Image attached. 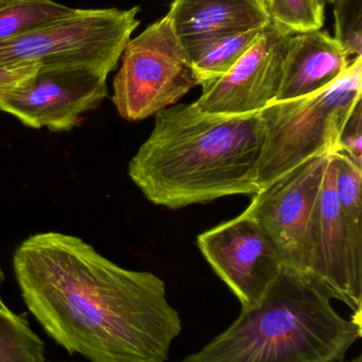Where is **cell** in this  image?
I'll use <instances>...</instances> for the list:
<instances>
[{"label": "cell", "instance_id": "6da1fadb", "mask_svg": "<svg viewBox=\"0 0 362 362\" xmlns=\"http://www.w3.org/2000/svg\"><path fill=\"white\" fill-rule=\"evenodd\" d=\"M28 310L69 355L89 362H166L182 332L166 284L125 269L78 236L43 232L14 251Z\"/></svg>", "mask_w": 362, "mask_h": 362}, {"label": "cell", "instance_id": "7a4b0ae2", "mask_svg": "<svg viewBox=\"0 0 362 362\" xmlns=\"http://www.w3.org/2000/svg\"><path fill=\"white\" fill-rule=\"evenodd\" d=\"M265 139L261 112L214 115L178 104L155 115L148 139L129 163L147 199L169 209L259 193Z\"/></svg>", "mask_w": 362, "mask_h": 362}, {"label": "cell", "instance_id": "3957f363", "mask_svg": "<svg viewBox=\"0 0 362 362\" xmlns=\"http://www.w3.org/2000/svg\"><path fill=\"white\" fill-rule=\"evenodd\" d=\"M361 319L344 318L303 276L283 269L259 305L178 362H339L359 341Z\"/></svg>", "mask_w": 362, "mask_h": 362}, {"label": "cell", "instance_id": "277c9868", "mask_svg": "<svg viewBox=\"0 0 362 362\" xmlns=\"http://www.w3.org/2000/svg\"><path fill=\"white\" fill-rule=\"evenodd\" d=\"M361 95L359 55L322 90L299 99L272 102L259 112L265 125L256 180L259 191L308 159L338 152L346 123L361 103Z\"/></svg>", "mask_w": 362, "mask_h": 362}, {"label": "cell", "instance_id": "5b68a950", "mask_svg": "<svg viewBox=\"0 0 362 362\" xmlns=\"http://www.w3.org/2000/svg\"><path fill=\"white\" fill-rule=\"evenodd\" d=\"M140 10L74 8L67 16L0 42V65L91 68L108 74L140 25Z\"/></svg>", "mask_w": 362, "mask_h": 362}, {"label": "cell", "instance_id": "8992f818", "mask_svg": "<svg viewBox=\"0 0 362 362\" xmlns=\"http://www.w3.org/2000/svg\"><path fill=\"white\" fill-rule=\"evenodd\" d=\"M121 59L112 101L125 120L155 116L198 85L167 16L130 40Z\"/></svg>", "mask_w": 362, "mask_h": 362}, {"label": "cell", "instance_id": "52a82bcc", "mask_svg": "<svg viewBox=\"0 0 362 362\" xmlns=\"http://www.w3.org/2000/svg\"><path fill=\"white\" fill-rule=\"evenodd\" d=\"M197 243L242 310L259 305L284 269L276 245L246 212L200 234Z\"/></svg>", "mask_w": 362, "mask_h": 362}, {"label": "cell", "instance_id": "ba28073f", "mask_svg": "<svg viewBox=\"0 0 362 362\" xmlns=\"http://www.w3.org/2000/svg\"><path fill=\"white\" fill-rule=\"evenodd\" d=\"M108 76L91 68H38L25 84L0 100V110L32 129L70 131L106 99Z\"/></svg>", "mask_w": 362, "mask_h": 362}, {"label": "cell", "instance_id": "9c48e42d", "mask_svg": "<svg viewBox=\"0 0 362 362\" xmlns=\"http://www.w3.org/2000/svg\"><path fill=\"white\" fill-rule=\"evenodd\" d=\"M331 155L308 159L261 189L244 211L271 238L284 269L303 278L306 232Z\"/></svg>", "mask_w": 362, "mask_h": 362}, {"label": "cell", "instance_id": "30bf717a", "mask_svg": "<svg viewBox=\"0 0 362 362\" xmlns=\"http://www.w3.org/2000/svg\"><path fill=\"white\" fill-rule=\"evenodd\" d=\"M293 32L270 21L256 42L220 78L202 86L193 105L214 115L259 112L276 100L282 83L288 42Z\"/></svg>", "mask_w": 362, "mask_h": 362}, {"label": "cell", "instance_id": "8fae6325", "mask_svg": "<svg viewBox=\"0 0 362 362\" xmlns=\"http://www.w3.org/2000/svg\"><path fill=\"white\" fill-rule=\"evenodd\" d=\"M333 154L308 223L304 279L332 301L348 306L351 316L361 317L362 278L355 274L349 257L336 194Z\"/></svg>", "mask_w": 362, "mask_h": 362}, {"label": "cell", "instance_id": "7c38bea8", "mask_svg": "<svg viewBox=\"0 0 362 362\" xmlns=\"http://www.w3.org/2000/svg\"><path fill=\"white\" fill-rule=\"evenodd\" d=\"M166 16L183 49L271 21L261 0H174Z\"/></svg>", "mask_w": 362, "mask_h": 362}, {"label": "cell", "instance_id": "4fadbf2b", "mask_svg": "<svg viewBox=\"0 0 362 362\" xmlns=\"http://www.w3.org/2000/svg\"><path fill=\"white\" fill-rule=\"evenodd\" d=\"M352 59L327 32L314 30L293 34L280 90L273 102L299 99L322 90L348 69Z\"/></svg>", "mask_w": 362, "mask_h": 362}, {"label": "cell", "instance_id": "5bb4252c", "mask_svg": "<svg viewBox=\"0 0 362 362\" xmlns=\"http://www.w3.org/2000/svg\"><path fill=\"white\" fill-rule=\"evenodd\" d=\"M335 168V189L342 223L346 231L351 265L362 278V168L346 153L333 154Z\"/></svg>", "mask_w": 362, "mask_h": 362}, {"label": "cell", "instance_id": "9a60e30c", "mask_svg": "<svg viewBox=\"0 0 362 362\" xmlns=\"http://www.w3.org/2000/svg\"><path fill=\"white\" fill-rule=\"evenodd\" d=\"M265 28L225 36L183 49L187 62L195 72L198 85L210 84L227 74L256 42Z\"/></svg>", "mask_w": 362, "mask_h": 362}, {"label": "cell", "instance_id": "2e32d148", "mask_svg": "<svg viewBox=\"0 0 362 362\" xmlns=\"http://www.w3.org/2000/svg\"><path fill=\"white\" fill-rule=\"evenodd\" d=\"M74 10L53 0H6L0 4V42L48 25Z\"/></svg>", "mask_w": 362, "mask_h": 362}, {"label": "cell", "instance_id": "e0dca14e", "mask_svg": "<svg viewBox=\"0 0 362 362\" xmlns=\"http://www.w3.org/2000/svg\"><path fill=\"white\" fill-rule=\"evenodd\" d=\"M0 362H47L44 341L6 304H0Z\"/></svg>", "mask_w": 362, "mask_h": 362}, {"label": "cell", "instance_id": "ac0fdd59", "mask_svg": "<svg viewBox=\"0 0 362 362\" xmlns=\"http://www.w3.org/2000/svg\"><path fill=\"white\" fill-rule=\"evenodd\" d=\"M324 0H265L270 19L293 33L322 29Z\"/></svg>", "mask_w": 362, "mask_h": 362}, {"label": "cell", "instance_id": "d6986e66", "mask_svg": "<svg viewBox=\"0 0 362 362\" xmlns=\"http://www.w3.org/2000/svg\"><path fill=\"white\" fill-rule=\"evenodd\" d=\"M362 0H335L336 40L351 57L362 54Z\"/></svg>", "mask_w": 362, "mask_h": 362}, {"label": "cell", "instance_id": "ffe728a7", "mask_svg": "<svg viewBox=\"0 0 362 362\" xmlns=\"http://www.w3.org/2000/svg\"><path fill=\"white\" fill-rule=\"evenodd\" d=\"M339 151L346 153L359 168H362V110L357 105L340 140Z\"/></svg>", "mask_w": 362, "mask_h": 362}, {"label": "cell", "instance_id": "44dd1931", "mask_svg": "<svg viewBox=\"0 0 362 362\" xmlns=\"http://www.w3.org/2000/svg\"><path fill=\"white\" fill-rule=\"evenodd\" d=\"M38 70L36 66L8 67L0 65V100L25 84Z\"/></svg>", "mask_w": 362, "mask_h": 362}, {"label": "cell", "instance_id": "7402d4cb", "mask_svg": "<svg viewBox=\"0 0 362 362\" xmlns=\"http://www.w3.org/2000/svg\"><path fill=\"white\" fill-rule=\"evenodd\" d=\"M4 272H2L1 267H0V288H1L2 282H4ZM0 304H4V301H2L1 296H0Z\"/></svg>", "mask_w": 362, "mask_h": 362}, {"label": "cell", "instance_id": "603a6c76", "mask_svg": "<svg viewBox=\"0 0 362 362\" xmlns=\"http://www.w3.org/2000/svg\"><path fill=\"white\" fill-rule=\"evenodd\" d=\"M325 4H334L335 0H324Z\"/></svg>", "mask_w": 362, "mask_h": 362}, {"label": "cell", "instance_id": "cb8c5ba5", "mask_svg": "<svg viewBox=\"0 0 362 362\" xmlns=\"http://www.w3.org/2000/svg\"><path fill=\"white\" fill-rule=\"evenodd\" d=\"M4 1H6V0H0V4H1V2H4Z\"/></svg>", "mask_w": 362, "mask_h": 362}, {"label": "cell", "instance_id": "d4e9b609", "mask_svg": "<svg viewBox=\"0 0 362 362\" xmlns=\"http://www.w3.org/2000/svg\"><path fill=\"white\" fill-rule=\"evenodd\" d=\"M261 1H263V2H264V4H265V0H261Z\"/></svg>", "mask_w": 362, "mask_h": 362}]
</instances>
